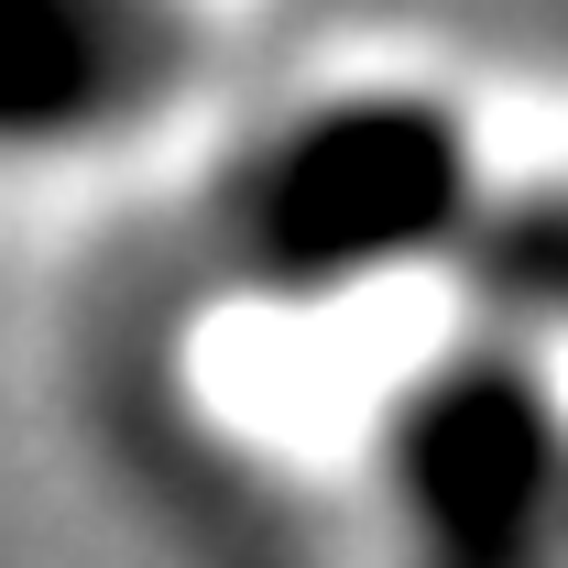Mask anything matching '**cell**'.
<instances>
[{
    "instance_id": "3",
    "label": "cell",
    "mask_w": 568,
    "mask_h": 568,
    "mask_svg": "<svg viewBox=\"0 0 568 568\" xmlns=\"http://www.w3.org/2000/svg\"><path fill=\"white\" fill-rule=\"evenodd\" d=\"M186 77L175 0H0V153H55L142 121Z\"/></svg>"
},
{
    "instance_id": "4",
    "label": "cell",
    "mask_w": 568,
    "mask_h": 568,
    "mask_svg": "<svg viewBox=\"0 0 568 568\" xmlns=\"http://www.w3.org/2000/svg\"><path fill=\"white\" fill-rule=\"evenodd\" d=\"M459 263H470V295L493 306V328L558 339L568 328V186L481 197L470 230H459Z\"/></svg>"
},
{
    "instance_id": "2",
    "label": "cell",
    "mask_w": 568,
    "mask_h": 568,
    "mask_svg": "<svg viewBox=\"0 0 568 568\" xmlns=\"http://www.w3.org/2000/svg\"><path fill=\"white\" fill-rule=\"evenodd\" d=\"M405 568H568V416L514 339L426 361L383 416Z\"/></svg>"
},
{
    "instance_id": "1",
    "label": "cell",
    "mask_w": 568,
    "mask_h": 568,
    "mask_svg": "<svg viewBox=\"0 0 568 568\" xmlns=\"http://www.w3.org/2000/svg\"><path fill=\"white\" fill-rule=\"evenodd\" d=\"M470 209H481V164L459 110L361 88L274 121L219 175V252L263 295H351L372 274L459 252Z\"/></svg>"
}]
</instances>
